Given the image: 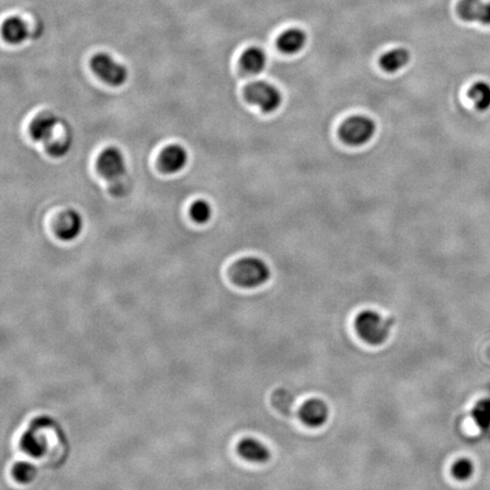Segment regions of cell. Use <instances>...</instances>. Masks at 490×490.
<instances>
[{
    "instance_id": "obj_1",
    "label": "cell",
    "mask_w": 490,
    "mask_h": 490,
    "mask_svg": "<svg viewBox=\"0 0 490 490\" xmlns=\"http://www.w3.org/2000/svg\"><path fill=\"white\" fill-rule=\"evenodd\" d=\"M30 134L37 142L44 143L50 157H65L72 149L71 128L55 114L42 113L30 125Z\"/></svg>"
},
{
    "instance_id": "obj_2",
    "label": "cell",
    "mask_w": 490,
    "mask_h": 490,
    "mask_svg": "<svg viewBox=\"0 0 490 490\" xmlns=\"http://www.w3.org/2000/svg\"><path fill=\"white\" fill-rule=\"evenodd\" d=\"M270 268L260 258L247 257L236 262L233 267V281L238 286L245 288H255L267 283L270 278Z\"/></svg>"
},
{
    "instance_id": "obj_3",
    "label": "cell",
    "mask_w": 490,
    "mask_h": 490,
    "mask_svg": "<svg viewBox=\"0 0 490 490\" xmlns=\"http://www.w3.org/2000/svg\"><path fill=\"white\" fill-rule=\"evenodd\" d=\"M393 319L380 316L376 311H363L355 320V328L362 340L369 344L378 345L388 337L392 329Z\"/></svg>"
},
{
    "instance_id": "obj_4",
    "label": "cell",
    "mask_w": 490,
    "mask_h": 490,
    "mask_svg": "<svg viewBox=\"0 0 490 490\" xmlns=\"http://www.w3.org/2000/svg\"><path fill=\"white\" fill-rule=\"evenodd\" d=\"M247 102L260 108L264 113L277 111L283 102L281 91L268 82L258 81L247 85L244 90Z\"/></svg>"
},
{
    "instance_id": "obj_5",
    "label": "cell",
    "mask_w": 490,
    "mask_h": 490,
    "mask_svg": "<svg viewBox=\"0 0 490 490\" xmlns=\"http://www.w3.org/2000/svg\"><path fill=\"white\" fill-rule=\"evenodd\" d=\"M377 131L374 119L367 116H354L348 118L341 128V137L344 142L353 147H361L370 142Z\"/></svg>"
},
{
    "instance_id": "obj_6",
    "label": "cell",
    "mask_w": 490,
    "mask_h": 490,
    "mask_svg": "<svg viewBox=\"0 0 490 490\" xmlns=\"http://www.w3.org/2000/svg\"><path fill=\"white\" fill-rule=\"evenodd\" d=\"M90 66L99 79L111 87H122L128 78L126 67L114 61L108 54L100 53L93 56Z\"/></svg>"
},
{
    "instance_id": "obj_7",
    "label": "cell",
    "mask_w": 490,
    "mask_h": 490,
    "mask_svg": "<svg viewBox=\"0 0 490 490\" xmlns=\"http://www.w3.org/2000/svg\"><path fill=\"white\" fill-rule=\"evenodd\" d=\"M97 169L102 177L118 188L119 180L126 174V160L118 148L111 147L99 154Z\"/></svg>"
},
{
    "instance_id": "obj_8",
    "label": "cell",
    "mask_w": 490,
    "mask_h": 490,
    "mask_svg": "<svg viewBox=\"0 0 490 490\" xmlns=\"http://www.w3.org/2000/svg\"><path fill=\"white\" fill-rule=\"evenodd\" d=\"M83 218L76 210H67L56 223V235L64 242L74 241L83 232Z\"/></svg>"
},
{
    "instance_id": "obj_9",
    "label": "cell",
    "mask_w": 490,
    "mask_h": 490,
    "mask_svg": "<svg viewBox=\"0 0 490 490\" xmlns=\"http://www.w3.org/2000/svg\"><path fill=\"white\" fill-rule=\"evenodd\" d=\"M458 16L467 22L490 25V3L484 0H460L456 5Z\"/></svg>"
},
{
    "instance_id": "obj_10",
    "label": "cell",
    "mask_w": 490,
    "mask_h": 490,
    "mask_svg": "<svg viewBox=\"0 0 490 490\" xmlns=\"http://www.w3.org/2000/svg\"><path fill=\"white\" fill-rule=\"evenodd\" d=\"M189 161V154L183 145H171L160 156V167L166 174H177L185 169Z\"/></svg>"
},
{
    "instance_id": "obj_11",
    "label": "cell",
    "mask_w": 490,
    "mask_h": 490,
    "mask_svg": "<svg viewBox=\"0 0 490 490\" xmlns=\"http://www.w3.org/2000/svg\"><path fill=\"white\" fill-rule=\"evenodd\" d=\"M300 418L307 426H321L328 418L327 405L320 400H307L300 409Z\"/></svg>"
},
{
    "instance_id": "obj_12",
    "label": "cell",
    "mask_w": 490,
    "mask_h": 490,
    "mask_svg": "<svg viewBox=\"0 0 490 490\" xmlns=\"http://www.w3.org/2000/svg\"><path fill=\"white\" fill-rule=\"evenodd\" d=\"M307 44V35L300 29H290L281 33L277 40V47L281 53L295 55L300 53Z\"/></svg>"
},
{
    "instance_id": "obj_13",
    "label": "cell",
    "mask_w": 490,
    "mask_h": 490,
    "mask_svg": "<svg viewBox=\"0 0 490 490\" xmlns=\"http://www.w3.org/2000/svg\"><path fill=\"white\" fill-rule=\"evenodd\" d=\"M411 59V54L409 50L404 48H396V49L389 50L384 54L379 59L380 67L385 72L395 73L402 70L406 65L409 64Z\"/></svg>"
},
{
    "instance_id": "obj_14",
    "label": "cell",
    "mask_w": 490,
    "mask_h": 490,
    "mask_svg": "<svg viewBox=\"0 0 490 490\" xmlns=\"http://www.w3.org/2000/svg\"><path fill=\"white\" fill-rule=\"evenodd\" d=\"M3 37L8 44H22L29 37V30L27 24L20 18H7L3 23Z\"/></svg>"
},
{
    "instance_id": "obj_15",
    "label": "cell",
    "mask_w": 490,
    "mask_h": 490,
    "mask_svg": "<svg viewBox=\"0 0 490 490\" xmlns=\"http://www.w3.org/2000/svg\"><path fill=\"white\" fill-rule=\"evenodd\" d=\"M238 451L240 455L247 461L258 462V463L267 461L270 456L267 447L252 438L243 439L238 444Z\"/></svg>"
},
{
    "instance_id": "obj_16",
    "label": "cell",
    "mask_w": 490,
    "mask_h": 490,
    "mask_svg": "<svg viewBox=\"0 0 490 490\" xmlns=\"http://www.w3.org/2000/svg\"><path fill=\"white\" fill-rule=\"evenodd\" d=\"M267 56L264 50L252 47L244 51L241 57V66L250 74H259L266 68Z\"/></svg>"
},
{
    "instance_id": "obj_17",
    "label": "cell",
    "mask_w": 490,
    "mask_h": 490,
    "mask_svg": "<svg viewBox=\"0 0 490 490\" xmlns=\"http://www.w3.org/2000/svg\"><path fill=\"white\" fill-rule=\"evenodd\" d=\"M469 97L479 111H486L490 108V85L487 82H477L469 90Z\"/></svg>"
},
{
    "instance_id": "obj_18",
    "label": "cell",
    "mask_w": 490,
    "mask_h": 490,
    "mask_svg": "<svg viewBox=\"0 0 490 490\" xmlns=\"http://www.w3.org/2000/svg\"><path fill=\"white\" fill-rule=\"evenodd\" d=\"M472 418L477 426L482 430L490 428V398H484L476 404L472 410Z\"/></svg>"
},
{
    "instance_id": "obj_19",
    "label": "cell",
    "mask_w": 490,
    "mask_h": 490,
    "mask_svg": "<svg viewBox=\"0 0 490 490\" xmlns=\"http://www.w3.org/2000/svg\"><path fill=\"white\" fill-rule=\"evenodd\" d=\"M190 215L192 219L197 223H207L210 221L212 216V207L208 201L197 200L191 206Z\"/></svg>"
},
{
    "instance_id": "obj_20",
    "label": "cell",
    "mask_w": 490,
    "mask_h": 490,
    "mask_svg": "<svg viewBox=\"0 0 490 490\" xmlns=\"http://www.w3.org/2000/svg\"><path fill=\"white\" fill-rule=\"evenodd\" d=\"M13 476L20 484H27V482H32L35 477L37 476V470L32 464L20 462L13 469Z\"/></svg>"
},
{
    "instance_id": "obj_21",
    "label": "cell",
    "mask_w": 490,
    "mask_h": 490,
    "mask_svg": "<svg viewBox=\"0 0 490 490\" xmlns=\"http://www.w3.org/2000/svg\"><path fill=\"white\" fill-rule=\"evenodd\" d=\"M452 473L453 476L455 477L456 479H460V480H465V479L470 478L471 474L473 473L472 462L470 460H467V458L458 460V461L453 464Z\"/></svg>"
}]
</instances>
